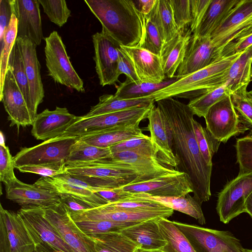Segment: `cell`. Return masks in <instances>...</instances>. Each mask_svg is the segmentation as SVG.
<instances>
[{
    "mask_svg": "<svg viewBox=\"0 0 252 252\" xmlns=\"http://www.w3.org/2000/svg\"><path fill=\"white\" fill-rule=\"evenodd\" d=\"M179 78L176 76L172 78H166L159 83L134 82L126 78L125 81L116 86L117 91L114 94L119 98L126 99L148 96L153 93L172 84Z\"/></svg>",
    "mask_w": 252,
    "mask_h": 252,
    "instance_id": "d590c367",
    "label": "cell"
},
{
    "mask_svg": "<svg viewBox=\"0 0 252 252\" xmlns=\"http://www.w3.org/2000/svg\"><path fill=\"white\" fill-rule=\"evenodd\" d=\"M153 105L135 107L86 119L81 118L70 126L62 136L80 137L116 126L141 122L147 118Z\"/></svg>",
    "mask_w": 252,
    "mask_h": 252,
    "instance_id": "30bf717a",
    "label": "cell"
},
{
    "mask_svg": "<svg viewBox=\"0 0 252 252\" xmlns=\"http://www.w3.org/2000/svg\"><path fill=\"white\" fill-rule=\"evenodd\" d=\"M196 252H245L239 239L228 231L173 221Z\"/></svg>",
    "mask_w": 252,
    "mask_h": 252,
    "instance_id": "8992f818",
    "label": "cell"
},
{
    "mask_svg": "<svg viewBox=\"0 0 252 252\" xmlns=\"http://www.w3.org/2000/svg\"><path fill=\"white\" fill-rule=\"evenodd\" d=\"M252 191V173L238 174L219 193L216 210L220 221L229 223L245 212L246 200Z\"/></svg>",
    "mask_w": 252,
    "mask_h": 252,
    "instance_id": "8fae6325",
    "label": "cell"
},
{
    "mask_svg": "<svg viewBox=\"0 0 252 252\" xmlns=\"http://www.w3.org/2000/svg\"><path fill=\"white\" fill-rule=\"evenodd\" d=\"M13 14L11 0H0V40L3 39Z\"/></svg>",
    "mask_w": 252,
    "mask_h": 252,
    "instance_id": "91938a15",
    "label": "cell"
},
{
    "mask_svg": "<svg viewBox=\"0 0 252 252\" xmlns=\"http://www.w3.org/2000/svg\"><path fill=\"white\" fill-rule=\"evenodd\" d=\"M121 46L131 59L141 82L159 83L166 79L160 56L140 47Z\"/></svg>",
    "mask_w": 252,
    "mask_h": 252,
    "instance_id": "4316f807",
    "label": "cell"
},
{
    "mask_svg": "<svg viewBox=\"0 0 252 252\" xmlns=\"http://www.w3.org/2000/svg\"><path fill=\"white\" fill-rule=\"evenodd\" d=\"M193 126L200 153L206 163L212 166L213 157L217 152L221 142L194 119L193 120Z\"/></svg>",
    "mask_w": 252,
    "mask_h": 252,
    "instance_id": "b9f144b4",
    "label": "cell"
},
{
    "mask_svg": "<svg viewBox=\"0 0 252 252\" xmlns=\"http://www.w3.org/2000/svg\"><path fill=\"white\" fill-rule=\"evenodd\" d=\"M159 218L144 220L126 227L120 232L137 245L147 251H160L166 245L157 222Z\"/></svg>",
    "mask_w": 252,
    "mask_h": 252,
    "instance_id": "83f0119b",
    "label": "cell"
},
{
    "mask_svg": "<svg viewBox=\"0 0 252 252\" xmlns=\"http://www.w3.org/2000/svg\"><path fill=\"white\" fill-rule=\"evenodd\" d=\"M174 210L168 207L150 210H128L107 204L77 212L69 213L72 219L105 220L123 223H138L148 220L171 217Z\"/></svg>",
    "mask_w": 252,
    "mask_h": 252,
    "instance_id": "4fadbf2b",
    "label": "cell"
},
{
    "mask_svg": "<svg viewBox=\"0 0 252 252\" xmlns=\"http://www.w3.org/2000/svg\"><path fill=\"white\" fill-rule=\"evenodd\" d=\"M109 148L112 153L131 151L156 158L150 136L144 134L122 141Z\"/></svg>",
    "mask_w": 252,
    "mask_h": 252,
    "instance_id": "bcb514c9",
    "label": "cell"
},
{
    "mask_svg": "<svg viewBox=\"0 0 252 252\" xmlns=\"http://www.w3.org/2000/svg\"><path fill=\"white\" fill-rule=\"evenodd\" d=\"M212 0H190L191 22L189 29L193 33L201 23Z\"/></svg>",
    "mask_w": 252,
    "mask_h": 252,
    "instance_id": "11a10c76",
    "label": "cell"
},
{
    "mask_svg": "<svg viewBox=\"0 0 252 252\" xmlns=\"http://www.w3.org/2000/svg\"><path fill=\"white\" fill-rule=\"evenodd\" d=\"M132 193H145L152 196H181L193 192L188 175L177 171L143 182L129 184L121 187Z\"/></svg>",
    "mask_w": 252,
    "mask_h": 252,
    "instance_id": "5bb4252c",
    "label": "cell"
},
{
    "mask_svg": "<svg viewBox=\"0 0 252 252\" xmlns=\"http://www.w3.org/2000/svg\"><path fill=\"white\" fill-rule=\"evenodd\" d=\"M65 170L93 187L104 189L136 183L138 177L130 165L112 158L66 164Z\"/></svg>",
    "mask_w": 252,
    "mask_h": 252,
    "instance_id": "277c9868",
    "label": "cell"
},
{
    "mask_svg": "<svg viewBox=\"0 0 252 252\" xmlns=\"http://www.w3.org/2000/svg\"><path fill=\"white\" fill-rule=\"evenodd\" d=\"M140 122L116 126L79 138L93 146L109 148L122 141L143 134L139 127Z\"/></svg>",
    "mask_w": 252,
    "mask_h": 252,
    "instance_id": "f546056e",
    "label": "cell"
},
{
    "mask_svg": "<svg viewBox=\"0 0 252 252\" xmlns=\"http://www.w3.org/2000/svg\"><path fill=\"white\" fill-rule=\"evenodd\" d=\"M95 70L102 86L116 85L119 71V49L121 45L110 35L101 32L93 36Z\"/></svg>",
    "mask_w": 252,
    "mask_h": 252,
    "instance_id": "7c38bea8",
    "label": "cell"
},
{
    "mask_svg": "<svg viewBox=\"0 0 252 252\" xmlns=\"http://www.w3.org/2000/svg\"><path fill=\"white\" fill-rule=\"evenodd\" d=\"M38 0H11L13 14L18 20L17 37H27L36 46L43 38Z\"/></svg>",
    "mask_w": 252,
    "mask_h": 252,
    "instance_id": "44dd1931",
    "label": "cell"
},
{
    "mask_svg": "<svg viewBox=\"0 0 252 252\" xmlns=\"http://www.w3.org/2000/svg\"><path fill=\"white\" fill-rule=\"evenodd\" d=\"M137 197L156 201L173 210L189 215L197 220L200 224L206 223L201 208L202 203L189 193L181 196L157 197L145 193H138Z\"/></svg>",
    "mask_w": 252,
    "mask_h": 252,
    "instance_id": "836d02e7",
    "label": "cell"
},
{
    "mask_svg": "<svg viewBox=\"0 0 252 252\" xmlns=\"http://www.w3.org/2000/svg\"><path fill=\"white\" fill-rule=\"evenodd\" d=\"M245 252H252V249H245Z\"/></svg>",
    "mask_w": 252,
    "mask_h": 252,
    "instance_id": "03108f58",
    "label": "cell"
},
{
    "mask_svg": "<svg viewBox=\"0 0 252 252\" xmlns=\"http://www.w3.org/2000/svg\"><path fill=\"white\" fill-rule=\"evenodd\" d=\"M229 94L225 86H221L190 100L188 105L194 115L204 117L213 105Z\"/></svg>",
    "mask_w": 252,
    "mask_h": 252,
    "instance_id": "7bdbcfd3",
    "label": "cell"
},
{
    "mask_svg": "<svg viewBox=\"0 0 252 252\" xmlns=\"http://www.w3.org/2000/svg\"><path fill=\"white\" fill-rule=\"evenodd\" d=\"M49 20L62 27L71 16V11L64 0H38Z\"/></svg>",
    "mask_w": 252,
    "mask_h": 252,
    "instance_id": "c3c4849f",
    "label": "cell"
},
{
    "mask_svg": "<svg viewBox=\"0 0 252 252\" xmlns=\"http://www.w3.org/2000/svg\"><path fill=\"white\" fill-rule=\"evenodd\" d=\"M80 229L87 235L120 232L137 223H123L105 220L72 219Z\"/></svg>",
    "mask_w": 252,
    "mask_h": 252,
    "instance_id": "ee69618b",
    "label": "cell"
},
{
    "mask_svg": "<svg viewBox=\"0 0 252 252\" xmlns=\"http://www.w3.org/2000/svg\"><path fill=\"white\" fill-rule=\"evenodd\" d=\"M44 52L48 75L58 84L84 92L83 80L74 69L65 46L57 31L45 37Z\"/></svg>",
    "mask_w": 252,
    "mask_h": 252,
    "instance_id": "5b68a950",
    "label": "cell"
},
{
    "mask_svg": "<svg viewBox=\"0 0 252 252\" xmlns=\"http://www.w3.org/2000/svg\"><path fill=\"white\" fill-rule=\"evenodd\" d=\"M34 184L54 192L71 194L91 202L96 207L108 202L96 192L104 189L93 187L66 173L53 177H41Z\"/></svg>",
    "mask_w": 252,
    "mask_h": 252,
    "instance_id": "e0dca14e",
    "label": "cell"
},
{
    "mask_svg": "<svg viewBox=\"0 0 252 252\" xmlns=\"http://www.w3.org/2000/svg\"><path fill=\"white\" fill-rule=\"evenodd\" d=\"M65 162L42 163L35 165H25L17 169L22 173H31L42 177H53L65 173Z\"/></svg>",
    "mask_w": 252,
    "mask_h": 252,
    "instance_id": "816d5d0a",
    "label": "cell"
},
{
    "mask_svg": "<svg viewBox=\"0 0 252 252\" xmlns=\"http://www.w3.org/2000/svg\"><path fill=\"white\" fill-rule=\"evenodd\" d=\"M106 200L108 203H113L136 198V193L123 190L121 187L111 189H104L96 192Z\"/></svg>",
    "mask_w": 252,
    "mask_h": 252,
    "instance_id": "680465c9",
    "label": "cell"
},
{
    "mask_svg": "<svg viewBox=\"0 0 252 252\" xmlns=\"http://www.w3.org/2000/svg\"><path fill=\"white\" fill-rule=\"evenodd\" d=\"M215 47L210 36L191 37L186 56L176 76L180 78L203 69L214 63Z\"/></svg>",
    "mask_w": 252,
    "mask_h": 252,
    "instance_id": "d4e9b609",
    "label": "cell"
},
{
    "mask_svg": "<svg viewBox=\"0 0 252 252\" xmlns=\"http://www.w3.org/2000/svg\"><path fill=\"white\" fill-rule=\"evenodd\" d=\"M245 212L252 218V191L247 197L245 202Z\"/></svg>",
    "mask_w": 252,
    "mask_h": 252,
    "instance_id": "e7e4bbea",
    "label": "cell"
},
{
    "mask_svg": "<svg viewBox=\"0 0 252 252\" xmlns=\"http://www.w3.org/2000/svg\"><path fill=\"white\" fill-rule=\"evenodd\" d=\"M17 29L18 20L13 14L3 39L0 42V95L2 94L4 81L8 69L9 56L17 37Z\"/></svg>",
    "mask_w": 252,
    "mask_h": 252,
    "instance_id": "60d3db41",
    "label": "cell"
},
{
    "mask_svg": "<svg viewBox=\"0 0 252 252\" xmlns=\"http://www.w3.org/2000/svg\"><path fill=\"white\" fill-rule=\"evenodd\" d=\"M235 147L239 174L252 173V137L247 135L238 138Z\"/></svg>",
    "mask_w": 252,
    "mask_h": 252,
    "instance_id": "681fc988",
    "label": "cell"
},
{
    "mask_svg": "<svg viewBox=\"0 0 252 252\" xmlns=\"http://www.w3.org/2000/svg\"><path fill=\"white\" fill-rule=\"evenodd\" d=\"M136 7L143 16L149 15L154 7L157 0H132Z\"/></svg>",
    "mask_w": 252,
    "mask_h": 252,
    "instance_id": "6125c7cd",
    "label": "cell"
},
{
    "mask_svg": "<svg viewBox=\"0 0 252 252\" xmlns=\"http://www.w3.org/2000/svg\"><path fill=\"white\" fill-rule=\"evenodd\" d=\"M155 102L154 99L149 96L126 99L119 98L115 94H105L101 95L98 103L92 106L90 110L81 118L86 119L135 107L150 106L154 104Z\"/></svg>",
    "mask_w": 252,
    "mask_h": 252,
    "instance_id": "1f68e13d",
    "label": "cell"
},
{
    "mask_svg": "<svg viewBox=\"0 0 252 252\" xmlns=\"http://www.w3.org/2000/svg\"><path fill=\"white\" fill-rule=\"evenodd\" d=\"M35 245L20 217L0 205V252H33Z\"/></svg>",
    "mask_w": 252,
    "mask_h": 252,
    "instance_id": "2e32d148",
    "label": "cell"
},
{
    "mask_svg": "<svg viewBox=\"0 0 252 252\" xmlns=\"http://www.w3.org/2000/svg\"><path fill=\"white\" fill-rule=\"evenodd\" d=\"M240 0H212L194 37L210 36Z\"/></svg>",
    "mask_w": 252,
    "mask_h": 252,
    "instance_id": "d6a6232c",
    "label": "cell"
},
{
    "mask_svg": "<svg viewBox=\"0 0 252 252\" xmlns=\"http://www.w3.org/2000/svg\"><path fill=\"white\" fill-rule=\"evenodd\" d=\"M119 71L120 75L124 74L126 78L134 82H141L136 73L133 63L122 46L119 49Z\"/></svg>",
    "mask_w": 252,
    "mask_h": 252,
    "instance_id": "9f6ffc18",
    "label": "cell"
},
{
    "mask_svg": "<svg viewBox=\"0 0 252 252\" xmlns=\"http://www.w3.org/2000/svg\"><path fill=\"white\" fill-rule=\"evenodd\" d=\"M252 14V0H240L210 35L217 54L228 44L240 25Z\"/></svg>",
    "mask_w": 252,
    "mask_h": 252,
    "instance_id": "cb8c5ba5",
    "label": "cell"
},
{
    "mask_svg": "<svg viewBox=\"0 0 252 252\" xmlns=\"http://www.w3.org/2000/svg\"><path fill=\"white\" fill-rule=\"evenodd\" d=\"M143 17L144 32L139 47L160 57L164 42L159 31L156 24L148 15Z\"/></svg>",
    "mask_w": 252,
    "mask_h": 252,
    "instance_id": "f6af8a7d",
    "label": "cell"
},
{
    "mask_svg": "<svg viewBox=\"0 0 252 252\" xmlns=\"http://www.w3.org/2000/svg\"><path fill=\"white\" fill-rule=\"evenodd\" d=\"M147 119L156 158L163 164L176 170L179 163L174 153L171 128L165 116L154 104Z\"/></svg>",
    "mask_w": 252,
    "mask_h": 252,
    "instance_id": "9a60e30c",
    "label": "cell"
},
{
    "mask_svg": "<svg viewBox=\"0 0 252 252\" xmlns=\"http://www.w3.org/2000/svg\"><path fill=\"white\" fill-rule=\"evenodd\" d=\"M251 34H252V14L238 28L230 42Z\"/></svg>",
    "mask_w": 252,
    "mask_h": 252,
    "instance_id": "94428289",
    "label": "cell"
},
{
    "mask_svg": "<svg viewBox=\"0 0 252 252\" xmlns=\"http://www.w3.org/2000/svg\"><path fill=\"white\" fill-rule=\"evenodd\" d=\"M79 137L61 136L32 147H24L13 157L14 168L65 161Z\"/></svg>",
    "mask_w": 252,
    "mask_h": 252,
    "instance_id": "52a82bcc",
    "label": "cell"
},
{
    "mask_svg": "<svg viewBox=\"0 0 252 252\" xmlns=\"http://www.w3.org/2000/svg\"><path fill=\"white\" fill-rule=\"evenodd\" d=\"M0 100L8 114L10 126H16L19 129L20 126L32 125L33 122L24 97L12 72L8 68Z\"/></svg>",
    "mask_w": 252,
    "mask_h": 252,
    "instance_id": "ffe728a7",
    "label": "cell"
},
{
    "mask_svg": "<svg viewBox=\"0 0 252 252\" xmlns=\"http://www.w3.org/2000/svg\"><path fill=\"white\" fill-rule=\"evenodd\" d=\"M204 118L206 128L216 139L224 143L231 137L249 130L242 123L230 94L213 105Z\"/></svg>",
    "mask_w": 252,
    "mask_h": 252,
    "instance_id": "ba28073f",
    "label": "cell"
},
{
    "mask_svg": "<svg viewBox=\"0 0 252 252\" xmlns=\"http://www.w3.org/2000/svg\"><path fill=\"white\" fill-rule=\"evenodd\" d=\"M0 144V180L5 187L8 186L18 179L14 173L13 157L8 147L5 146L4 140L2 139Z\"/></svg>",
    "mask_w": 252,
    "mask_h": 252,
    "instance_id": "f907efd6",
    "label": "cell"
},
{
    "mask_svg": "<svg viewBox=\"0 0 252 252\" xmlns=\"http://www.w3.org/2000/svg\"><path fill=\"white\" fill-rule=\"evenodd\" d=\"M252 45L233 62L224 77V85L230 94L247 89L252 80Z\"/></svg>",
    "mask_w": 252,
    "mask_h": 252,
    "instance_id": "4dcf8cb0",
    "label": "cell"
},
{
    "mask_svg": "<svg viewBox=\"0 0 252 252\" xmlns=\"http://www.w3.org/2000/svg\"><path fill=\"white\" fill-rule=\"evenodd\" d=\"M81 119L70 113L65 107L46 109L37 115L31 133L37 140L46 141L62 136L73 124Z\"/></svg>",
    "mask_w": 252,
    "mask_h": 252,
    "instance_id": "d6986e66",
    "label": "cell"
},
{
    "mask_svg": "<svg viewBox=\"0 0 252 252\" xmlns=\"http://www.w3.org/2000/svg\"><path fill=\"white\" fill-rule=\"evenodd\" d=\"M170 1L178 30L186 29L191 22L190 0H170Z\"/></svg>",
    "mask_w": 252,
    "mask_h": 252,
    "instance_id": "f5cc1de1",
    "label": "cell"
},
{
    "mask_svg": "<svg viewBox=\"0 0 252 252\" xmlns=\"http://www.w3.org/2000/svg\"><path fill=\"white\" fill-rule=\"evenodd\" d=\"M58 195L61 202L66 207L69 213L77 212L96 207L93 204L77 196L66 193Z\"/></svg>",
    "mask_w": 252,
    "mask_h": 252,
    "instance_id": "6f0895ef",
    "label": "cell"
},
{
    "mask_svg": "<svg viewBox=\"0 0 252 252\" xmlns=\"http://www.w3.org/2000/svg\"><path fill=\"white\" fill-rule=\"evenodd\" d=\"M35 245L33 252H63L49 244L37 239H32Z\"/></svg>",
    "mask_w": 252,
    "mask_h": 252,
    "instance_id": "be15d7a7",
    "label": "cell"
},
{
    "mask_svg": "<svg viewBox=\"0 0 252 252\" xmlns=\"http://www.w3.org/2000/svg\"><path fill=\"white\" fill-rule=\"evenodd\" d=\"M17 213L32 239L45 242L63 252H75L45 219L43 208H21Z\"/></svg>",
    "mask_w": 252,
    "mask_h": 252,
    "instance_id": "ac0fdd59",
    "label": "cell"
},
{
    "mask_svg": "<svg viewBox=\"0 0 252 252\" xmlns=\"http://www.w3.org/2000/svg\"><path fill=\"white\" fill-rule=\"evenodd\" d=\"M5 187L6 198L17 203L21 208H44L60 202V196L54 192L34 184L24 183L18 179Z\"/></svg>",
    "mask_w": 252,
    "mask_h": 252,
    "instance_id": "7402d4cb",
    "label": "cell"
},
{
    "mask_svg": "<svg viewBox=\"0 0 252 252\" xmlns=\"http://www.w3.org/2000/svg\"><path fill=\"white\" fill-rule=\"evenodd\" d=\"M148 15L156 24L164 44L179 31L175 22L170 0H157L154 7Z\"/></svg>",
    "mask_w": 252,
    "mask_h": 252,
    "instance_id": "e575fe53",
    "label": "cell"
},
{
    "mask_svg": "<svg viewBox=\"0 0 252 252\" xmlns=\"http://www.w3.org/2000/svg\"><path fill=\"white\" fill-rule=\"evenodd\" d=\"M252 45V34L232 41L216 56L215 62L244 52Z\"/></svg>",
    "mask_w": 252,
    "mask_h": 252,
    "instance_id": "db71d44e",
    "label": "cell"
},
{
    "mask_svg": "<svg viewBox=\"0 0 252 252\" xmlns=\"http://www.w3.org/2000/svg\"><path fill=\"white\" fill-rule=\"evenodd\" d=\"M157 222L166 245L162 252H196L189 240L172 221L159 218Z\"/></svg>",
    "mask_w": 252,
    "mask_h": 252,
    "instance_id": "f35d334b",
    "label": "cell"
},
{
    "mask_svg": "<svg viewBox=\"0 0 252 252\" xmlns=\"http://www.w3.org/2000/svg\"><path fill=\"white\" fill-rule=\"evenodd\" d=\"M171 128L173 148L179 161L176 170L189 178L193 196L201 203L211 197L212 166L205 161L196 140L193 126L194 114L188 104L173 97L157 101Z\"/></svg>",
    "mask_w": 252,
    "mask_h": 252,
    "instance_id": "6da1fadb",
    "label": "cell"
},
{
    "mask_svg": "<svg viewBox=\"0 0 252 252\" xmlns=\"http://www.w3.org/2000/svg\"><path fill=\"white\" fill-rule=\"evenodd\" d=\"M107 33L121 46L139 47L144 20L132 0H85Z\"/></svg>",
    "mask_w": 252,
    "mask_h": 252,
    "instance_id": "7a4b0ae2",
    "label": "cell"
},
{
    "mask_svg": "<svg viewBox=\"0 0 252 252\" xmlns=\"http://www.w3.org/2000/svg\"><path fill=\"white\" fill-rule=\"evenodd\" d=\"M189 29L179 31L162 48L160 58L166 78L175 77L179 67L183 62L192 36Z\"/></svg>",
    "mask_w": 252,
    "mask_h": 252,
    "instance_id": "f1b7e54d",
    "label": "cell"
},
{
    "mask_svg": "<svg viewBox=\"0 0 252 252\" xmlns=\"http://www.w3.org/2000/svg\"><path fill=\"white\" fill-rule=\"evenodd\" d=\"M112 158L130 165L136 171V182L150 180L156 178L177 172L175 169L160 162L156 158L131 151L112 153Z\"/></svg>",
    "mask_w": 252,
    "mask_h": 252,
    "instance_id": "484cf974",
    "label": "cell"
},
{
    "mask_svg": "<svg viewBox=\"0 0 252 252\" xmlns=\"http://www.w3.org/2000/svg\"><path fill=\"white\" fill-rule=\"evenodd\" d=\"M43 211L45 219L75 252H96L92 238L77 225L61 201Z\"/></svg>",
    "mask_w": 252,
    "mask_h": 252,
    "instance_id": "9c48e42d",
    "label": "cell"
},
{
    "mask_svg": "<svg viewBox=\"0 0 252 252\" xmlns=\"http://www.w3.org/2000/svg\"><path fill=\"white\" fill-rule=\"evenodd\" d=\"M109 148L98 147L78 140L72 146L65 160V164L91 161L112 158Z\"/></svg>",
    "mask_w": 252,
    "mask_h": 252,
    "instance_id": "ab89813d",
    "label": "cell"
},
{
    "mask_svg": "<svg viewBox=\"0 0 252 252\" xmlns=\"http://www.w3.org/2000/svg\"><path fill=\"white\" fill-rule=\"evenodd\" d=\"M234 107L243 124L250 129L252 137V90H239L231 94Z\"/></svg>",
    "mask_w": 252,
    "mask_h": 252,
    "instance_id": "7dc6e473",
    "label": "cell"
},
{
    "mask_svg": "<svg viewBox=\"0 0 252 252\" xmlns=\"http://www.w3.org/2000/svg\"><path fill=\"white\" fill-rule=\"evenodd\" d=\"M242 53L223 58L203 69L181 77L149 96L155 102L173 97L191 100L223 86L228 69Z\"/></svg>",
    "mask_w": 252,
    "mask_h": 252,
    "instance_id": "3957f363",
    "label": "cell"
},
{
    "mask_svg": "<svg viewBox=\"0 0 252 252\" xmlns=\"http://www.w3.org/2000/svg\"><path fill=\"white\" fill-rule=\"evenodd\" d=\"M96 252H134L138 247L120 232L88 235Z\"/></svg>",
    "mask_w": 252,
    "mask_h": 252,
    "instance_id": "74e56055",
    "label": "cell"
},
{
    "mask_svg": "<svg viewBox=\"0 0 252 252\" xmlns=\"http://www.w3.org/2000/svg\"><path fill=\"white\" fill-rule=\"evenodd\" d=\"M29 82L33 107L37 114L39 105L43 101L44 91L40 75V64L37 57L36 45L27 37L17 38Z\"/></svg>",
    "mask_w": 252,
    "mask_h": 252,
    "instance_id": "603a6c76",
    "label": "cell"
},
{
    "mask_svg": "<svg viewBox=\"0 0 252 252\" xmlns=\"http://www.w3.org/2000/svg\"><path fill=\"white\" fill-rule=\"evenodd\" d=\"M8 68L12 72L23 94L33 123L37 114L35 113L33 107L24 62L16 40L9 56Z\"/></svg>",
    "mask_w": 252,
    "mask_h": 252,
    "instance_id": "8d00e7d4",
    "label": "cell"
}]
</instances>
